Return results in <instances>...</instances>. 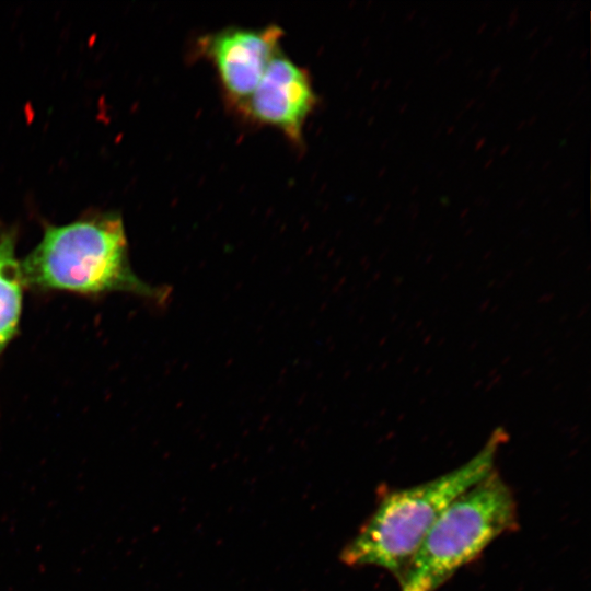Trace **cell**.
I'll return each mask as SVG.
<instances>
[{
  "label": "cell",
  "instance_id": "cell-1",
  "mask_svg": "<svg viewBox=\"0 0 591 591\" xmlns=\"http://www.w3.org/2000/svg\"><path fill=\"white\" fill-rule=\"evenodd\" d=\"M25 287L81 294L127 292L163 303L170 290L152 286L131 269L123 220L113 213L49 225L21 262Z\"/></svg>",
  "mask_w": 591,
  "mask_h": 591
},
{
  "label": "cell",
  "instance_id": "cell-2",
  "mask_svg": "<svg viewBox=\"0 0 591 591\" xmlns=\"http://www.w3.org/2000/svg\"><path fill=\"white\" fill-rule=\"evenodd\" d=\"M502 438L496 433L473 459L445 474L384 493L341 551V561L352 567L374 566L397 580L444 509L495 470Z\"/></svg>",
  "mask_w": 591,
  "mask_h": 591
},
{
  "label": "cell",
  "instance_id": "cell-3",
  "mask_svg": "<svg viewBox=\"0 0 591 591\" xmlns=\"http://www.w3.org/2000/svg\"><path fill=\"white\" fill-rule=\"evenodd\" d=\"M518 524L513 491L494 470L440 514L398 577L401 590L437 591Z\"/></svg>",
  "mask_w": 591,
  "mask_h": 591
},
{
  "label": "cell",
  "instance_id": "cell-4",
  "mask_svg": "<svg viewBox=\"0 0 591 591\" xmlns=\"http://www.w3.org/2000/svg\"><path fill=\"white\" fill-rule=\"evenodd\" d=\"M283 31L227 27L204 36L200 51L212 62L227 97L241 107L250 97L273 57L280 50Z\"/></svg>",
  "mask_w": 591,
  "mask_h": 591
},
{
  "label": "cell",
  "instance_id": "cell-5",
  "mask_svg": "<svg viewBox=\"0 0 591 591\" xmlns=\"http://www.w3.org/2000/svg\"><path fill=\"white\" fill-rule=\"evenodd\" d=\"M316 103L309 72L279 50L240 109L254 121L273 126L301 143L304 123Z\"/></svg>",
  "mask_w": 591,
  "mask_h": 591
},
{
  "label": "cell",
  "instance_id": "cell-6",
  "mask_svg": "<svg viewBox=\"0 0 591 591\" xmlns=\"http://www.w3.org/2000/svg\"><path fill=\"white\" fill-rule=\"evenodd\" d=\"M24 287L21 262L15 255V235L0 227V355L18 334Z\"/></svg>",
  "mask_w": 591,
  "mask_h": 591
},
{
  "label": "cell",
  "instance_id": "cell-7",
  "mask_svg": "<svg viewBox=\"0 0 591 591\" xmlns=\"http://www.w3.org/2000/svg\"><path fill=\"white\" fill-rule=\"evenodd\" d=\"M518 20H519V7H514L509 14V19L507 22V30L510 31L517 24Z\"/></svg>",
  "mask_w": 591,
  "mask_h": 591
},
{
  "label": "cell",
  "instance_id": "cell-8",
  "mask_svg": "<svg viewBox=\"0 0 591 591\" xmlns=\"http://www.w3.org/2000/svg\"><path fill=\"white\" fill-rule=\"evenodd\" d=\"M453 50L450 48V49H447L444 53H442L441 55H439L436 60H434V63L438 65L440 63L441 61H444L447 60L451 55H452Z\"/></svg>",
  "mask_w": 591,
  "mask_h": 591
},
{
  "label": "cell",
  "instance_id": "cell-9",
  "mask_svg": "<svg viewBox=\"0 0 591 591\" xmlns=\"http://www.w3.org/2000/svg\"><path fill=\"white\" fill-rule=\"evenodd\" d=\"M486 140H487V138H486L485 136L478 138V139L475 141L474 150H475V151L480 150V149L485 146Z\"/></svg>",
  "mask_w": 591,
  "mask_h": 591
},
{
  "label": "cell",
  "instance_id": "cell-10",
  "mask_svg": "<svg viewBox=\"0 0 591 591\" xmlns=\"http://www.w3.org/2000/svg\"><path fill=\"white\" fill-rule=\"evenodd\" d=\"M502 71V65H497L489 73V79H496V77Z\"/></svg>",
  "mask_w": 591,
  "mask_h": 591
},
{
  "label": "cell",
  "instance_id": "cell-11",
  "mask_svg": "<svg viewBox=\"0 0 591 591\" xmlns=\"http://www.w3.org/2000/svg\"><path fill=\"white\" fill-rule=\"evenodd\" d=\"M477 99H478V96L466 100L465 104H464V109H467V108L472 107L473 105H475V103L477 102Z\"/></svg>",
  "mask_w": 591,
  "mask_h": 591
},
{
  "label": "cell",
  "instance_id": "cell-12",
  "mask_svg": "<svg viewBox=\"0 0 591 591\" xmlns=\"http://www.w3.org/2000/svg\"><path fill=\"white\" fill-rule=\"evenodd\" d=\"M417 13V9L410 10L404 18V21H410Z\"/></svg>",
  "mask_w": 591,
  "mask_h": 591
},
{
  "label": "cell",
  "instance_id": "cell-13",
  "mask_svg": "<svg viewBox=\"0 0 591 591\" xmlns=\"http://www.w3.org/2000/svg\"><path fill=\"white\" fill-rule=\"evenodd\" d=\"M408 102H404L401 105H398L397 109L399 114H404L407 111Z\"/></svg>",
  "mask_w": 591,
  "mask_h": 591
},
{
  "label": "cell",
  "instance_id": "cell-14",
  "mask_svg": "<svg viewBox=\"0 0 591 591\" xmlns=\"http://www.w3.org/2000/svg\"><path fill=\"white\" fill-rule=\"evenodd\" d=\"M487 25H488V22H487V21L483 22V23L477 27L476 33H477V34H482V33L486 30Z\"/></svg>",
  "mask_w": 591,
  "mask_h": 591
},
{
  "label": "cell",
  "instance_id": "cell-15",
  "mask_svg": "<svg viewBox=\"0 0 591 591\" xmlns=\"http://www.w3.org/2000/svg\"><path fill=\"white\" fill-rule=\"evenodd\" d=\"M538 53H540V49H538V48H535V49L531 53V55L529 56V61L532 62V61L537 57Z\"/></svg>",
  "mask_w": 591,
  "mask_h": 591
},
{
  "label": "cell",
  "instance_id": "cell-16",
  "mask_svg": "<svg viewBox=\"0 0 591 591\" xmlns=\"http://www.w3.org/2000/svg\"><path fill=\"white\" fill-rule=\"evenodd\" d=\"M538 30H540L538 26H534V27L526 34V38L533 37V36L538 32Z\"/></svg>",
  "mask_w": 591,
  "mask_h": 591
},
{
  "label": "cell",
  "instance_id": "cell-17",
  "mask_svg": "<svg viewBox=\"0 0 591 591\" xmlns=\"http://www.w3.org/2000/svg\"><path fill=\"white\" fill-rule=\"evenodd\" d=\"M576 15H577V10L576 9H570L566 14V19L569 20L571 18H575Z\"/></svg>",
  "mask_w": 591,
  "mask_h": 591
},
{
  "label": "cell",
  "instance_id": "cell-18",
  "mask_svg": "<svg viewBox=\"0 0 591 591\" xmlns=\"http://www.w3.org/2000/svg\"><path fill=\"white\" fill-rule=\"evenodd\" d=\"M537 118H538V115L534 114L526 120V124L531 126L537 120Z\"/></svg>",
  "mask_w": 591,
  "mask_h": 591
},
{
  "label": "cell",
  "instance_id": "cell-19",
  "mask_svg": "<svg viewBox=\"0 0 591 591\" xmlns=\"http://www.w3.org/2000/svg\"><path fill=\"white\" fill-rule=\"evenodd\" d=\"M510 148H511V144H510V143H507L506 146H503V147L501 148V150L499 151V154H500V155L506 154V153L509 151Z\"/></svg>",
  "mask_w": 591,
  "mask_h": 591
},
{
  "label": "cell",
  "instance_id": "cell-20",
  "mask_svg": "<svg viewBox=\"0 0 591 591\" xmlns=\"http://www.w3.org/2000/svg\"><path fill=\"white\" fill-rule=\"evenodd\" d=\"M553 39H554L553 35H549L548 37H546V38L543 40V47L548 46V45L553 42Z\"/></svg>",
  "mask_w": 591,
  "mask_h": 591
},
{
  "label": "cell",
  "instance_id": "cell-21",
  "mask_svg": "<svg viewBox=\"0 0 591 591\" xmlns=\"http://www.w3.org/2000/svg\"><path fill=\"white\" fill-rule=\"evenodd\" d=\"M525 201H526L525 197L518 199L515 202V208L519 209L520 207L524 205Z\"/></svg>",
  "mask_w": 591,
  "mask_h": 591
},
{
  "label": "cell",
  "instance_id": "cell-22",
  "mask_svg": "<svg viewBox=\"0 0 591 591\" xmlns=\"http://www.w3.org/2000/svg\"><path fill=\"white\" fill-rule=\"evenodd\" d=\"M571 184H572V179L571 178L567 179L566 182L563 183L561 189L569 188L571 186Z\"/></svg>",
  "mask_w": 591,
  "mask_h": 591
},
{
  "label": "cell",
  "instance_id": "cell-23",
  "mask_svg": "<svg viewBox=\"0 0 591 591\" xmlns=\"http://www.w3.org/2000/svg\"><path fill=\"white\" fill-rule=\"evenodd\" d=\"M526 125V120H520L515 127L517 130L522 129Z\"/></svg>",
  "mask_w": 591,
  "mask_h": 591
},
{
  "label": "cell",
  "instance_id": "cell-24",
  "mask_svg": "<svg viewBox=\"0 0 591 591\" xmlns=\"http://www.w3.org/2000/svg\"><path fill=\"white\" fill-rule=\"evenodd\" d=\"M494 158H489L485 163H484V169H487L493 163H494Z\"/></svg>",
  "mask_w": 591,
  "mask_h": 591
},
{
  "label": "cell",
  "instance_id": "cell-25",
  "mask_svg": "<svg viewBox=\"0 0 591 591\" xmlns=\"http://www.w3.org/2000/svg\"><path fill=\"white\" fill-rule=\"evenodd\" d=\"M502 30V26L501 25H498L494 32H493V37L497 36Z\"/></svg>",
  "mask_w": 591,
  "mask_h": 591
},
{
  "label": "cell",
  "instance_id": "cell-26",
  "mask_svg": "<svg viewBox=\"0 0 591 591\" xmlns=\"http://www.w3.org/2000/svg\"><path fill=\"white\" fill-rule=\"evenodd\" d=\"M442 125H443V124H442ZM442 125H440V126L437 128L436 132H434L433 136H432L433 139L438 138V136L441 134Z\"/></svg>",
  "mask_w": 591,
  "mask_h": 591
},
{
  "label": "cell",
  "instance_id": "cell-27",
  "mask_svg": "<svg viewBox=\"0 0 591 591\" xmlns=\"http://www.w3.org/2000/svg\"><path fill=\"white\" fill-rule=\"evenodd\" d=\"M552 163V160L551 159H547L544 161L543 165H542V170H545L549 166V164Z\"/></svg>",
  "mask_w": 591,
  "mask_h": 591
},
{
  "label": "cell",
  "instance_id": "cell-28",
  "mask_svg": "<svg viewBox=\"0 0 591 591\" xmlns=\"http://www.w3.org/2000/svg\"><path fill=\"white\" fill-rule=\"evenodd\" d=\"M484 200H485V198L480 195L477 198H475L474 202L480 205V204L484 202Z\"/></svg>",
  "mask_w": 591,
  "mask_h": 591
},
{
  "label": "cell",
  "instance_id": "cell-29",
  "mask_svg": "<svg viewBox=\"0 0 591 591\" xmlns=\"http://www.w3.org/2000/svg\"><path fill=\"white\" fill-rule=\"evenodd\" d=\"M429 16H430L429 14L426 15V16H422L421 20H420V22H419V24H420V25L426 24V23L428 22V20H429Z\"/></svg>",
  "mask_w": 591,
  "mask_h": 591
},
{
  "label": "cell",
  "instance_id": "cell-30",
  "mask_svg": "<svg viewBox=\"0 0 591 591\" xmlns=\"http://www.w3.org/2000/svg\"><path fill=\"white\" fill-rule=\"evenodd\" d=\"M588 50H589L588 47H584V48L580 51L579 57H580V58H584L586 55H587V53H588Z\"/></svg>",
  "mask_w": 591,
  "mask_h": 591
},
{
  "label": "cell",
  "instance_id": "cell-31",
  "mask_svg": "<svg viewBox=\"0 0 591 591\" xmlns=\"http://www.w3.org/2000/svg\"><path fill=\"white\" fill-rule=\"evenodd\" d=\"M392 80H393V78H392V77H390V78H387V79L385 80V82H384V85H383V86H384V89H386V88H387L389 85H391V83H392Z\"/></svg>",
  "mask_w": 591,
  "mask_h": 591
},
{
  "label": "cell",
  "instance_id": "cell-32",
  "mask_svg": "<svg viewBox=\"0 0 591 591\" xmlns=\"http://www.w3.org/2000/svg\"><path fill=\"white\" fill-rule=\"evenodd\" d=\"M440 201H441L442 205H449L450 204V199L448 197H441Z\"/></svg>",
  "mask_w": 591,
  "mask_h": 591
},
{
  "label": "cell",
  "instance_id": "cell-33",
  "mask_svg": "<svg viewBox=\"0 0 591 591\" xmlns=\"http://www.w3.org/2000/svg\"><path fill=\"white\" fill-rule=\"evenodd\" d=\"M482 74H483V69H479L478 72H476V73L474 74V79H475V80H478V79L482 77Z\"/></svg>",
  "mask_w": 591,
  "mask_h": 591
},
{
  "label": "cell",
  "instance_id": "cell-34",
  "mask_svg": "<svg viewBox=\"0 0 591 591\" xmlns=\"http://www.w3.org/2000/svg\"><path fill=\"white\" fill-rule=\"evenodd\" d=\"M478 127V121H474L470 128V132H473Z\"/></svg>",
  "mask_w": 591,
  "mask_h": 591
},
{
  "label": "cell",
  "instance_id": "cell-35",
  "mask_svg": "<svg viewBox=\"0 0 591 591\" xmlns=\"http://www.w3.org/2000/svg\"><path fill=\"white\" fill-rule=\"evenodd\" d=\"M418 190H419V186L416 184V185H414L413 188L410 189V194L414 195V194H416Z\"/></svg>",
  "mask_w": 591,
  "mask_h": 591
},
{
  "label": "cell",
  "instance_id": "cell-36",
  "mask_svg": "<svg viewBox=\"0 0 591 591\" xmlns=\"http://www.w3.org/2000/svg\"><path fill=\"white\" fill-rule=\"evenodd\" d=\"M586 86H587L586 84H583L582 86H580V89H579V90L577 91V93H576V97L579 96V95L584 91Z\"/></svg>",
  "mask_w": 591,
  "mask_h": 591
},
{
  "label": "cell",
  "instance_id": "cell-37",
  "mask_svg": "<svg viewBox=\"0 0 591 591\" xmlns=\"http://www.w3.org/2000/svg\"><path fill=\"white\" fill-rule=\"evenodd\" d=\"M454 129H455V125H450V126H448V128H447V134L453 132Z\"/></svg>",
  "mask_w": 591,
  "mask_h": 591
},
{
  "label": "cell",
  "instance_id": "cell-38",
  "mask_svg": "<svg viewBox=\"0 0 591 591\" xmlns=\"http://www.w3.org/2000/svg\"><path fill=\"white\" fill-rule=\"evenodd\" d=\"M497 149H498V148H497L496 146H495V147H491V148L488 150V154L491 157L494 153H496Z\"/></svg>",
  "mask_w": 591,
  "mask_h": 591
},
{
  "label": "cell",
  "instance_id": "cell-39",
  "mask_svg": "<svg viewBox=\"0 0 591 591\" xmlns=\"http://www.w3.org/2000/svg\"><path fill=\"white\" fill-rule=\"evenodd\" d=\"M485 104H486V102L482 101L480 103H478V105H476V109L480 111L485 106Z\"/></svg>",
  "mask_w": 591,
  "mask_h": 591
},
{
  "label": "cell",
  "instance_id": "cell-40",
  "mask_svg": "<svg viewBox=\"0 0 591 591\" xmlns=\"http://www.w3.org/2000/svg\"><path fill=\"white\" fill-rule=\"evenodd\" d=\"M576 123L575 121H571L567 127H566V131H570L573 127H575Z\"/></svg>",
  "mask_w": 591,
  "mask_h": 591
},
{
  "label": "cell",
  "instance_id": "cell-41",
  "mask_svg": "<svg viewBox=\"0 0 591 591\" xmlns=\"http://www.w3.org/2000/svg\"><path fill=\"white\" fill-rule=\"evenodd\" d=\"M413 83V79H408V81H406V83L404 84V89H408L410 86V84Z\"/></svg>",
  "mask_w": 591,
  "mask_h": 591
},
{
  "label": "cell",
  "instance_id": "cell-42",
  "mask_svg": "<svg viewBox=\"0 0 591 591\" xmlns=\"http://www.w3.org/2000/svg\"><path fill=\"white\" fill-rule=\"evenodd\" d=\"M532 78H533V72H530V73L526 74V77L524 78V82L530 81Z\"/></svg>",
  "mask_w": 591,
  "mask_h": 591
},
{
  "label": "cell",
  "instance_id": "cell-43",
  "mask_svg": "<svg viewBox=\"0 0 591 591\" xmlns=\"http://www.w3.org/2000/svg\"><path fill=\"white\" fill-rule=\"evenodd\" d=\"M465 138H466V135H463L461 138H459L457 143H459L460 146L463 144L464 141H465Z\"/></svg>",
  "mask_w": 591,
  "mask_h": 591
},
{
  "label": "cell",
  "instance_id": "cell-44",
  "mask_svg": "<svg viewBox=\"0 0 591 591\" xmlns=\"http://www.w3.org/2000/svg\"><path fill=\"white\" fill-rule=\"evenodd\" d=\"M463 113H464V109H462V111H460L459 113H456V115H455V120L460 119V118L462 117Z\"/></svg>",
  "mask_w": 591,
  "mask_h": 591
},
{
  "label": "cell",
  "instance_id": "cell-45",
  "mask_svg": "<svg viewBox=\"0 0 591 591\" xmlns=\"http://www.w3.org/2000/svg\"><path fill=\"white\" fill-rule=\"evenodd\" d=\"M503 85H505V83H503V82L499 83L498 85L494 86V91H498V90H500V89H501V86H503Z\"/></svg>",
  "mask_w": 591,
  "mask_h": 591
},
{
  "label": "cell",
  "instance_id": "cell-46",
  "mask_svg": "<svg viewBox=\"0 0 591 591\" xmlns=\"http://www.w3.org/2000/svg\"><path fill=\"white\" fill-rule=\"evenodd\" d=\"M495 80H496V79H489V81L487 82L486 86H487V88H490V86L495 83Z\"/></svg>",
  "mask_w": 591,
  "mask_h": 591
},
{
  "label": "cell",
  "instance_id": "cell-47",
  "mask_svg": "<svg viewBox=\"0 0 591 591\" xmlns=\"http://www.w3.org/2000/svg\"><path fill=\"white\" fill-rule=\"evenodd\" d=\"M444 171H445L444 169H442V170L438 171V173H437V177H438V178H440L441 176H443V174H444Z\"/></svg>",
  "mask_w": 591,
  "mask_h": 591
},
{
  "label": "cell",
  "instance_id": "cell-48",
  "mask_svg": "<svg viewBox=\"0 0 591 591\" xmlns=\"http://www.w3.org/2000/svg\"><path fill=\"white\" fill-rule=\"evenodd\" d=\"M468 211H470V209H468V208H464V209L462 210V212H461L460 217H462V218H463V217H464V216H465V215H466V213H467Z\"/></svg>",
  "mask_w": 591,
  "mask_h": 591
},
{
  "label": "cell",
  "instance_id": "cell-49",
  "mask_svg": "<svg viewBox=\"0 0 591 591\" xmlns=\"http://www.w3.org/2000/svg\"><path fill=\"white\" fill-rule=\"evenodd\" d=\"M546 89H543L542 91H540L536 95V99H540L542 97V95L545 93Z\"/></svg>",
  "mask_w": 591,
  "mask_h": 591
},
{
  "label": "cell",
  "instance_id": "cell-50",
  "mask_svg": "<svg viewBox=\"0 0 591 591\" xmlns=\"http://www.w3.org/2000/svg\"><path fill=\"white\" fill-rule=\"evenodd\" d=\"M385 171H386V167L383 166L382 170H380L379 172V176H382L385 173Z\"/></svg>",
  "mask_w": 591,
  "mask_h": 591
},
{
  "label": "cell",
  "instance_id": "cell-51",
  "mask_svg": "<svg viewBox=\"0 0 591 591\" xmlns=\"http://www.w3.org/2000/svg\"><path fill=\"white\" fill-rule=\"evenodd\" d=\"M551 200L549 197H546L543 199L542 206H545Z\"/></svg>",
  "mask_w": 591,
  "mask_h": 591
},
{
  "label": "cell",
  "instance_id": "cell-52",
  "mask_svg": "<svg viewBox=\"0 0 591 591\" xmlns=\"http://www.w3.org/2000/svg\"><path fill=\"white\" fill-rule=\"evenodd\" d=\"M465 163H466V160L463 159L461 162H459V167H463Z\"/></svg>",
  "mask_w": 591,
  "mask_h": 591
},
{
  "label": "cell",
  "instance_id": "cell-53",
  "mask_svg": "<svg viewBox=\"0 0 591 591\" xmlns=\"http://www.w3.org/2000/svg\"><path fill=\"white\" fill-rule=\"evenodd\" d=\"M576 49H571L567 56V59H569L573 54H575Z\"/></svg>",
  "mask_w": 591,
  "mask_h": 591
},
{
  "label": "cell",
  "instance_id": "cell-54",
  "mask_svg": "<svg viewBox=\"0 0 591 591\" xmlns=\"http://www.w3.org/2000/svg\"><path fill=\"white\" fill-rule=\"evenodd\" d=\"M473 58H474L473 56H471V57L466 58V60H465V65L470 63V62H471V61L473 60Z\"/></svg>",
  "mask_w": 591,
  "mask_h": 591
},
{
  "label": "cell",
  "instance_id": "cell-55",
  "mask_svg": "<svg viewBox=\"0 0 591 591\" xmlns=\"http://www.w3.org/2000/svg\"><path fill=\"white\" fill-rule=\"evenodd\" d=\"M490 4H493V1L485 2L484 8H488Z\"/></svg>",
  "mask_w": 591,
  "mask_h": 591
},
{
  "label": "cell",
  "instance_id": "cell-56",
  "mask_svg": "<svg viewBox=\"0 0 591 591\" xmlns=\"http://www.w3.org/2000/svg\"><path fill=\"white\" fill-rule=\"evenodd\" d=\"M532 165H533V161H530V162L526 164L525 170H529Z\"/></svg>",
  "mask_w": 591,
  "mask_h": 591
},
{
  "label": "cell",
  "instance_id": "cell-57",
  "mask_svg": "<svg viewBox=\"0 0 591 591\" xmlns=\"http://www.w3.org/2000/svg\"><path fill=\"white\" fill-rule=\"evenodd\" d=\"M390 139H385V141L382 144V148H385V146L389 143Z\"/></svg>",
  "mask_w": 591,
  "mask_h": 591
},
{
  "label": "cell",
  "instance_id": "cell-58",
  "mask_svg": "<svg viewBox=\"0 0 591 591\" xmlns=\"http://www.w3.org/2000/svg\"><path fill=\"white\" fill-rule=\"evenodd\" d=\"M545 188H546L545 186H543V187H541V188H537V192L541 193V192H543Z\"/></svg>",
  "mask_w": 591,
  "mask_h": 591
},
{
  "label": "cell",
  "instance_id": "cell-59",
  "mask_svg": "<svg viewBox=\"0 0 591 591\" xmlns=\"http://www.w3.org/2000/svg\"><path fill=\"white\" fill-rule=\"evenodd\" d=\"M389 207H391V204H390V202H387V204L385 205L384 209L387 210Z\"/></svg>",
  "mask_w": 591,
  "mask_h": 591
},
{
  "label": "cell",
  "instance_id": "cell-60",
  "mask_svg": "<svg viewBox=\"0 0 591 591\" xmlns=\"http://www.w3.org/2000/svg\"><path fill=\"white\" fill-rule=\"evenodd\" d=\"M378 84H379V81H375V82L373 83V89H374Z\"/></svg>",
  "mask_w": 591,
  "mask_h": 591
},
{
  "label": "cell",
  "instance_id": "cell-61",
  "mask_svg": "<svg viewBox=\"0 0 591 591\" xmlns=\"http://www.w3.org/2000/svg\"><path fill=\"white\" fill-rule=\"evenodd\" d=\"M385 14H386V12H384V13L382 14V18H381L382 20L384 19Z\"/></svg>",
  "mask_w": 591,
  "mask_h": 591
}]
</instances>
